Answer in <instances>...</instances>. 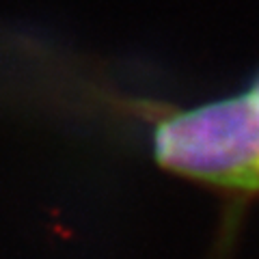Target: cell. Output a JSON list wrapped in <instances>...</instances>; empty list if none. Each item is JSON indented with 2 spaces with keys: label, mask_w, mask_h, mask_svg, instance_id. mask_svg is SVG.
<instances>
[{
  "label": "cell",
  "mask_w": 259,
  "mask_h": 259,
  "mask_svg": "<svg viewBox=\"0 0 259 259\" xmlns=\"http://www.w3.org/2000/svg\"><path fill=\"white\" fill-rule=\"evenodd\" d=\"M160 168L231 197H259V69L236 93L149 115Z\"/></svg>",
  "instance_id": "1"
}]
</instances>
